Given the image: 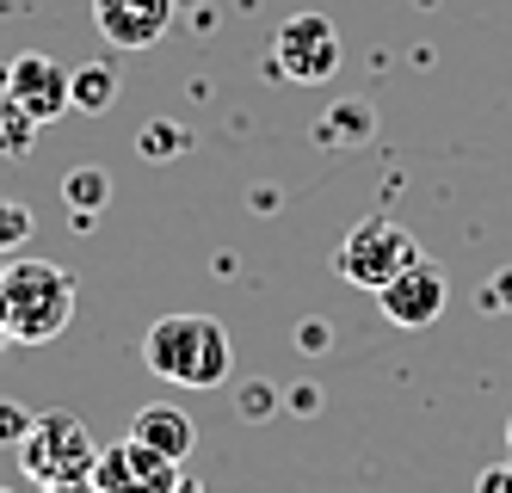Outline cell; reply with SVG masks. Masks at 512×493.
<instances>
[{
  "mask_svg": "<svg viewBox=\"0 0 512 493\" xmlns=\"http://www.w3.org/2000/svg\"><path fill=\"white\" fill-rule=\"evenodd\" d=\"M482 309H500V315L512 309V272H494V284L482 290Z\"/></svg>",
  "mask_w": 512,
  "mask_h": 493,
  "instance_id": "2e32d148",
  "label": "cell"
},
{
  "mask_svg": "<svg viewBox=\"0 0 512 493\" xmlns=\"http://www.w3.org/2000/svg\"><path fill=\"white\" fill-rule=\"evenodd\" d=\"M25 241H31V210H19V204L0 198V253H19Z\"/></svg>",
  "mask_w": 512,
  "mask_h": 493,
  "instance_id": "5bb4252c",
  "label": "cell"
},
{
  "mask_svg": "<svg viewBox=\"0 0 512 493\" xmlns=\"http://www.w3.org/2000/svg\"><path fill=\"white\" fill-rule=\"evenodd\" d=\"M475 493H512V463H494L475 475Z\"/></svg>",
  "mask_w": 512,
  "mask_h": 493,
  "instance_id": "e0dca14e",
  "label": "cell"
},
{
  "mask_svg": "<svg viewBox=\"0 0 512 493\" xmlns=\"http://www.w3.org/2000/svg\"><path fill=\"white\" fill-rule=\"evenodd\" d=\"M44 124H31L25 111H13L7 99H0V155H25L31 148V136H38Z\"/></svg>",
  "mask_w": 512,
  "mask_h": 493,
  "instance_id": "7c38bea8",
  "label": "cell"
},
{
  "mask_svg": "<svg viewBox=\"0 0 512 493\" xmlns=\"http://www.w3.org/2000/svg\"><path fill=\"white\" fill-rule=\"evenodd\" d=\"M272 68L290 87H321L340 74V31L327 13H290L272 31Z\"/></svg>",
  "mask_w": 512,
  "mask_h": 493,
  "instance_id": "5b68a950",
  "label": "cell"
},
{
  "mask_svg": "<svg viewBox=\"0 0 512 493\" xmlns=\"http://www.w3.org/2000/svg\"><path fill=\"white\" fill-rule=\"evenodd\" d=\"M179 0H93V25L112 50H149L167 37Z\"/></svg>",
  "mask_w": 512,
  "mask_h": 493,
  "instance_id": "ba28073f",
  "label": "cell"
},
{
  "mask_svg": "<svg viewBox=\"0 0 512 493\" xmlns=\"http://www.w3.org/2000/svg\"><path fill=\"white\" fill-rule=\"evenodd\" d=\"M142 155H149V161H167V155H179V148H186L192 136L186 130H179V124H142Z\"/></svg>",
  "mask_w": 512,
  "mask_h": 493,
  "instance_id": "4fadbf2b",
  "label": "cell"
},
{
  "mask_svg": "<svg viewBox=\"0 0 512 493\" xmlns=\"http://www.w3.org/2000/svg\"><path fill=\"white\" fill-rule=\"evenodd\" d=\"M0 99L25 111L31 124H56L75 111V68H62L56 56H19L0 74Z\"/></svg>",
  "mask_w": 512,
  "mask_h": 493,
  "instance_id": "8992f818",
  "label": "cell"
},
{
  "mask_svg": "<svg viewBox=\"0 0 512 493\" xmlns=\"http://www.w3.org/2000/svg\"><path fill=\"white\" fill-rule=\"evenodd\" d=\"M142 364L167 389H223L235 370V346L216 315H161L142 339Z\"/></svg>",
  "mask_w": 512,
  "mask_h": 493,
  "instance_id": "7a4b0ae2",
  "label": "cell"
},
{
  "mask_svg": "<svg viewBox=\"0 0 512 493\" xmlns=\"http://www.w3.org/2000/svg\"><path fill=\"white\" fill-rule=\"evenodd\" d=\"M75 321V278L56 259L13 253L0 265V327L13 346H44Z\"/></svg>",
  "mask_w": 512,
  "mask_h": 493,
  "instance_id": "6da1fadb",
  "label": "cell"
},
{
  "mask_svg": "<svg viewBox=\"0 0 512 493\" xmlns=\"http://www.w3.org/2000/svg\"><path fill=\"white\" fill-rule=\"evenodd\" d=\"M445 302H451V278L438 272L432 259H414L408 272H395V278L377 290V309H383V321L408 327V333L432 327L438 315H445Z\"/></svg>",
  "mask_w": 512,
  "mask_h": 493,
  "instance_id": "52a82bcc",
  "label": "cell"
},
{
  "mask_svg": "<svg viewBox=\"0 0 512 493\" xmlns=\"http://www.w3.org/2000/svg\"><path fill=\"white\" fill-rule=\"evenodd\" d=\"M130 438L142 444V450H155V457L161 463H186L192 457V444H198V432H192V420H186V413H179L173 401H161V407H142L136 413V420H130Z\"/></svg>",
  "mask_w": 512,
  "mask_h": 493,
  "instance_id": "9c48e42d",
  "label": "cell"
},
{
  "mask_svg": "<svg viewBox=\"0 0 512 493\" xmlns=\"http://www.w3.org/2000/svg\"><path fill=\"white\" fill-rule=\"evenodd\" d=\"M112 99H118V68L112 62H81L75 68V111L99 118V111H112Z\"/></svg>",
  "mask_w": 512,
  "mask_h": 493,
  "instance_id": "30bf717a",
  "label": "cell"
},
{
  "mask_svg": "<svg viewBox=\"0 0 512 493\" xmlns=\"http://www.w3.org/2000/svg\"><path fill=\"white\" fill-rule=\"evenodd\" d=\"M506 444H512V413H506Z\"/></svg>",
  "mask_w": 512,
  "mask_h": 493,
  "instance_id": "ac0fdd59",
  "label": "cell"
},
{
  "mask_svg": "<svg viewBox=\"0 0 512 493\" xmlns=\"http://www.w3.org/2000/svg\"><path fill=\"white\" fill-rule=\"evenodd\" d=\"M19 463L44 487H81L99 469V444L75 413H38V420L25 426V438H19Z\"/></svg>",
  "mask_w": 512,
  "mask_h": 493,
  "instance_id": "3957f363",
  "label": "cell"
},
{
  "mask_svg": "<svg viewBox=\"0 0 512 493\" xmlns=\"http://www.w3.org/2000/svg\"><path fill=\"white\" fill-rule=\"evenodd\" d=\"M62 198H68V216H75V222H93V210L112 198V179H105L99 167H75L62 179Z\"/></svg>",
  "mask_w": 512,
  "mask_h": 493,
  "instance_id": "8fae6325",
  "label": "cell"
},
{
  "mask_svg": "<svg viewBox=\"0 0 512 493\" xmlns=\"http://www.w3.org/2000/svg\"><path fill=\"white\" fill-rule=\"evenodd\" d=\"M25 426H31V413H25V407H13V401H0V444H13V450H19Z\"/></svg>",
  "mask_w": 512,
  "mask_h": 493,
  "instance_id": "9a60e30c",
  "label": "cell"
},
{
  "mask_svg": "<svg viewBox=\"0 0 512 493\" xmlns=\"http://www.w3.org/2000/svg\"><path fill=\"white\" fill-rule=\"evenodd\" d=\"M414 259H426L420 253V241L401 229V222H389V216H371V222H358V229L340 241V253H334V272L346 278V284H358V290H383L395 272H408Z\"/></svg>",
  "mask_w": 512,
  "mask_h": 493,
  "instance_id": "277c9868",
  "label": "cell"
}]
</instances>
